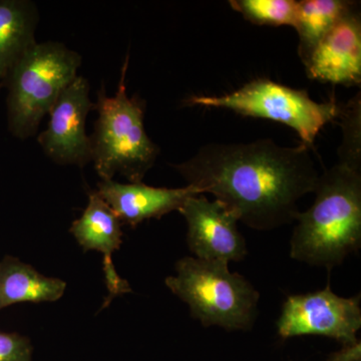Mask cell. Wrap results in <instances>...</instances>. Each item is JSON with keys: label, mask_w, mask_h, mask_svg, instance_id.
<instances>
[{"label": "cell", "mask_w": 361, "mask_h": 361, "mask_svg": "<svg viewBox=\"0 0 361 361\" xmlns=\"http://www.w3.org/2000/svg\"><path fill=\"white\" fill-rule=\"evenodd\" d=\"M172 167L188 186L212 194L258 231L295 222L299 200L314 193L320 177L310 147H283L271 139L210 142Z\"/></svg>", "instance_id": "6da1fadb"}, {"label": "cell", "mask_w": 361, "mask_h": 361, "mask_svg": "<svg viewBox=\"0 0 361 361\" xmlns=\"http://www.w3.org/2000/svg\"><path fill=\"white\" fill-rule=\"evenodd\" d=\"M314 194L297 216L290 256L330 270L361 247V167L338 161L320 174Z\"/></svg>", "instance_id": "7a4b0ae2"}, {"label": "cell", "mask_w": 361, "mask_h": 361, "mask_svg": "<svg viewBox=\"0 0 361 361\" xmlns=\"http://www.w3.org/2000/svg\"><path fill=\"white\" fill-rule=\"evenodd\" d=\"M129 59L128 54L115 96H108L104 85L97 90V118L90 135L92 161L101 180H113L120 175L130 183H141L155 165L160 148L145 130L144 99L128 96L126 75Z\"/></svg>", "instance_id": "3957f363"}, {"label": "cell", "mask_w": 361, "mask_h": 361, "mask_svg": "<svg viewBox=\"0 0 361 361\" xmlns=\"http://www.w3.org/2000/svg\"><path fill=\"white\" fill-rule=\"evenodd\" d=\"M82 58L63 42H37L11 68L7 89V128L26 140L37 134L59 97L78 77Z\"/></svg>", "instance_id": "277c9868"}, {"label": "cell", "mask_w": 361, "mask_h": 361, "mask_svg": "<svg viewBox=\"0 0 361 361\" xmlns=\"http://www.w3.org/2000/svg\"><path fill=\"white\" fill-rule=\"evenodd\" d=\"M228 265L187 256L176 263L177 274L166 278L165 283L204 327L250 329L260 294L245 277L230 272Z\"/></svg>", "instance_id": "5b68a950"}, {"label": "cell", "mask_w": 361, "mask_h": 361, "mask_svg": "<svg viewBox=\"0 0 361 361\" xmlns=\"http://www.w3.org/2000/svg\"><path fill=\"white\" fill-rule=\"evenodd\" d=\"M187 106L225 109L251 118H266L295 130L302 144L312 147L320 130L338 118L334 101L317 103L306 90L292 89L268 78H256L222 96H192Z\"/></svg>", "instance_id": "8992f818"}, {"label": "cell", "mask_w": 361, "mask_h": 361, "mask_svg": "<svg viewBox=\"0 0 361 361\" xmlns=\"http://www.w3.org/2000/svg\"><path fill=\"white\" fill-rule=\"evenodd\" d=\"M361 327L360 295L344 298L323 290L287 297L277 322L282 338L303 336L329 337L342 345L357 342Z\"/></svg>", "instance_id": "52a82bcc"}, {"label": "cell", "mask_w": 361, "mask_h": 361, "mask_svg": "<svg viewBox=\"0 0 361 361\" xmlns=\"http://www.w3.org/2000/svg\"><path fill=\"white\" fill-rule=\"evenodd\" d=\"M92 110L94 103L90 101L89 80L78 75L52 106L47 129L37 135V142L47 158L58 165L80 168L92 161L85 122Z\"/></svg>", "instance_id": "ba28073f"}, {"label": "cell", "mask_w": 361, "mask_h": 361, "mask_svg": "<svg viewBox=\"0 0 361 361\" xmlns=\"http://www.w3.org/2000/svg\"><path fill=\"white\" fill-rule=\"evenodd\" d=\"M179 212L186 220L188 247L195 258L229 264L246 257L248 250L237 226L238 218L224 204L197 195L188 199Z\"/></svg>", "instance_id": "9c48e42d"}, {"label": "cell", "mask_w": 361, "mask_h": 361, "mask_svg": "<svg viewBox=\"0 0 361 361\" xmlns=\"http://www.w3.org/2000/svg\"><path fill=\"white\" fill-rule=\"evenodd\" d=\"M308 77L332 85L361 82V18L357 6L339 20L305 63Z\"/></svg>", "instance_id": "30bf717a"}, {"label": "cell", "mask_w": 361, "mask_h": 361, "mask_svg": "<svg viewBox=\"0 0 361 361\" xmlns=\"http://www.w3.org/2000/svg\"><path fill=\"white\" fill-rule=\"evenodd\" d=\"M96 192L110 206L122 224L132 227L179 211L188 199L202 195L188 185L169 189L148 186L142 182L122 184L114 180H101L97 183Z\"/></svg>", "instance_id": "8fae6325"}, {"label": "cell", "mask_w": 361, "mask_h": 361, "mask_svg": "<svg viewBox=\"0 0 361 361\" xmlns=\"http://www.w3.org/2000/svg\"><path fill=\"white\" fill-rule=\"evenodd\" d=\"M70 232L84 252L96 250L103 254L104 277L110 292L104 306L114 297L132 292L129 283L118 276L113 263V254L123 243L122 223L96 191L89 192L87 208L82 217L73 221Z\"/></svg>", "instance_id": "7c38bea8"}, {"label": "cell", "mask_w": 361, "mask_h": 361, "mask_svg": "<svg viewBox=\"0 0 361 361\" xmlns=\"http://www.w3.org/2000/svg\"><path fill=\"white\" fill-rule=\"evenodd\" d=\"M66 288L63 280L44 276L14 256L0 261V311L13 304L54 302Z\"/></svg>", "instance_id": "4fadbf2b"}, {"label": "cell", "mask_w": 361, "mask_h": 361, "mask_svg": "<svg viewBox=\"0 0 361 361\" xmlns=\"http://www.w3.org/2000/svg\"><path fill=\"white\" fill-rule=\"evenodd\" d=\"M39 23V9L35 2L0 0V80L2 85L11 68L37 44L35 32Z\"/></svg>", "instance_id": "5bb4252c"}, {"label": "cell", "mask_w": 361, "mask_h": 361, "mask_svg": "<svg viewBox=\"0 0 361 361\" xmlns=\"http://www.w3.org/2000/svg\"><path fill=\"white\" fill-rule=\"evenodd\" d=\"M356 6V2L346 0L298 1L294 28L299 35L298 54L303 65L307 63L320 40Z\"/></svg>", "instance_id": "9a60e30c"}, {"label": "cell", "mask_w": 361, "mask_h": 361, "mask_svg": "<svg viewBox=\"0 0 361 361\" xmlns=\"http://www.w3.org/2000/svg\"><path fill=\"white\" fill-rule=\"evenodd\" d=\"M230 6L257 25H295L296 0H230Z\"/></svg>", "instance_id": "2e32d148"}, {"label": "cell", "mask_w": 361, "mask_h": 361, "mask_svg": "<svg viewBox=\"0 0 361 361\" xmlns=\"http://www.w3.org/2000/svg\"><path fill=\"white\" fill-rule=\"evenodd\" d=\"M343 137L339 148V161L361 167L360 94L339 108Z\"/></svg>", "instance_id": "e0dca14e"}, {"label": "cell", "mask_w": 361, "mask_h": 361, "mask_svg": "<svg viewBox=\"0 0 361 361\" xmlns=\"http://www.w3.org/2000/svg\"><path fill=\"white\" fill-rule=\"evenodd\" d=\"M32 353L28 337L0 329V361H32Z\"/></svg>", "instance_id": "ac0fdd59"}, {"label": "cell", "mask_w": 361, "mask_h": 361, "mask_svg": "<svg viewBox=\"0 0 361 361\" xmlns=\"http://www.w3.org/2000/svg\"><path fill=\"white\" fill-rule=\"evenodd\" d=\"M361 360V343L358 341L355 343L342 345L341 350L332 353L327 361H358Z\"/></svg>", "instance_id": "d6986e66"}, {"label": "cell", "mask_w": 361, "mask_h": 361, "mask_svg": "<svg viewBox=\"0 0 361 361\" xmlns=\"http://www.w3.org/2000/svg\"><path fill=\"white\" fill-rule=\"evenodd\" d=\"M2 87H4V85H2V82L0 80V90H1Z\"/></svg>", "instance_id": "ffe728a7"}, {"label": "cell", "mask_w": 361, "mask_h": 361, "mask_svg": "<svg viewBox=\"0 0 361 361\" xmlns=\"http://www.w3.org/2000/svg\"><path fill=\"white\" fill-rule=\"evenodd\" d=\"M358 361H361V360H358Z\"/></svg>", "instance_id": "44dd1931"}]
</instances>
